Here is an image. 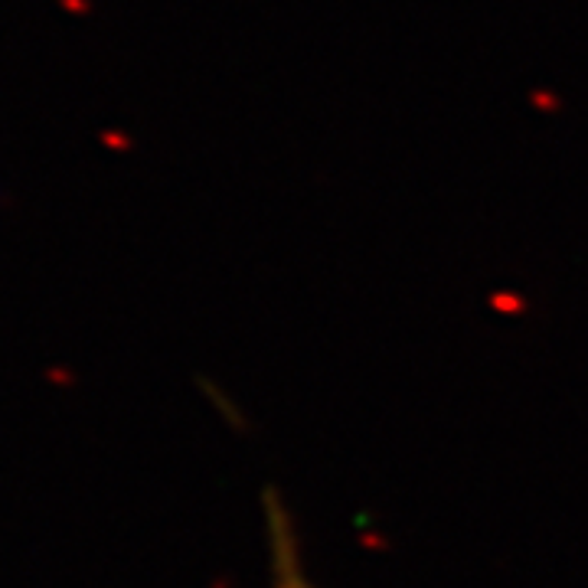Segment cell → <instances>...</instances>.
<instances>
[{
    "label": "cell",
    "mask_w": 588,
    "mask_h": 588,
    "mask_svg": "<svg viewBox=\"0 0 588 588\" xmlns=\"http://www.w3.org/2000/svg\"><path fill=\"white\" fill-rule=\"evenodd\" d=\"M265 529H269V556H272L275 588H314L301 566V543L294 533V519L275 501V491L265 494Z\"/></svg>",
    "instance_id": "obj_1"
}]
</instances>
